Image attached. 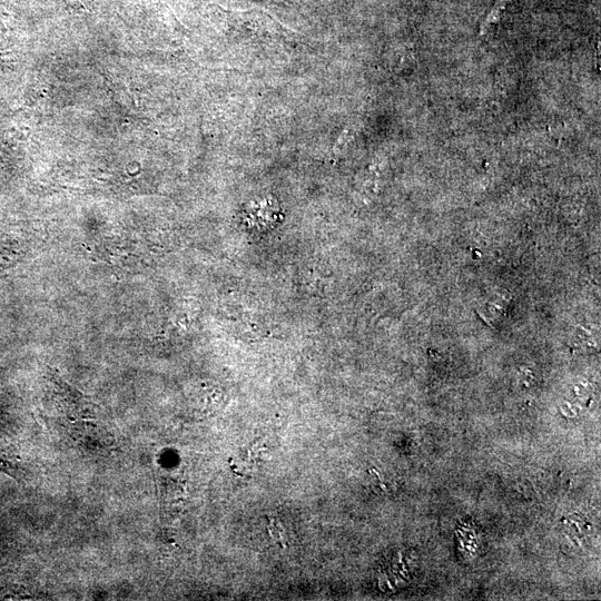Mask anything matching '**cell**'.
Segmentation results:
<instances>
[{
  "instance_id": "1",
  "label": "cell",
  "mask_w": 601,
  "mask_h": 601,
  "mask_svg": "<svg viewBox=\"0 0 601 601\" xmlns=\"http://www.w3.org/2000/svg\"><path fill=\"white\" fill-rule=\"evenodd\" d=\"M509 0H497L492 7L490 13L484 19L481 26V33L483 35L494 23H496L506 6Z\"/></svg>"
}]
</instances>
